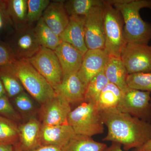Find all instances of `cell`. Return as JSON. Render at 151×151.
<instances>
[{
    "instance_id": "obj_1",
    "label": "cell",
    "mask_w": 151,
    "mask_h": 151,
    "mask_svg": "<svg viewBox=\"0 0 151 151\" xmlns=\"http://www.w3.org/2000/svg\"><path fill=\"white\" fill-rule=\"evenodd\" d=\"M108 133L103 141L117 143L124 150L137 149L151 139V123L145 122L117 108L101 111Z\"/></svg>"
},
{
    "instance_id": "obj_2",
    "label": "cell",
    "mask_w": 151,
    "mask_h": 151,
    "mask_svg": "<svg viewBox=\"0 0 151 151\" xmlns=\"http://www.w3.org/2000/svg\"><path fill=\"white\" fill-rule=\"evenodd\" d=\"M124 22V34L127 43L148 45L151 40V24L144 21L139 14L143 8L151 10V0H110Z\"/></svg>"
},
{
    "instance_id": "obj_3",
    "label": "cell",
    "mask_w": 151,
    "mask_h": 151,
    "mask_svg": "<svg viewBox=\"0 0 151 151\" xmlns=\"http://www.w3.org/2000/svg\"><path fill=\"white\" fill-rule=\"evenodd\" d=\"M12 66L24 88L40 105L56 95L53 87L27 60H17Z\"/></svg>"
},
{
    "instance_id": "obj_4",
    "label": "cell",
    "mask_w": 151,
    "mask_h": 151,
    "mask_svg": "<svg viewBox=\"0 0 151 151\" xmlns=\"http://www.w3.org/2000/svg\"><path fill=\"white\" fill-rule=\"evenodd\" d=\"M67 122L76 135L92 137L104 132L101 111L94 103L82 102L70 111Z\"/></svg>"
},
{
    "instance_id": "obj_5",
    "label": "cell",
    "mask_w": 151,
    "mask_h": 151,
    "mask_svg": "<svg viewBox=\"0 0 151 151\" xmlns=\"http://www.w3.org/2000/svg\"><path fill=\"white\" fill-rule=\"evenodd\" d=\"M105 50L109 56L120 57L127 44L124 34V22L120 12L108 1L103 6Z\"/></svg>"
},
{
    "instance_id": "obj_6",
    "label": "cell",
    "mask_w": 151,
    "mask_h": 151,
    "mask_svg": "<svg viewBox=\"0 0 151 151\" xmlns=\"http://www.w3.org/2000/svg\"><path fill=\"white\" fill-rule=\"evenodd\" d=\"M150 93L129 88L123 92L117 107L119 111L151 123Z\"/></svg>"
},
{
    "instance_id": "obj_7",
    "label": "cell",
    "mask_w": 151,
    "mask_h": 151,
    "mask_svg": "<svg viewBox=\"0 0 151 151\" xmlns=\"http://www.w3.org/2000/svg\"><path fill=\"white\" fill-rule=\"evenodd\" d=\"M27 60L54 90L61 83L63 77L62 68L54 50L41 47L39 50Z\"/></svg>"
},
{
    "instance_id": "obj_8",
    "label": "cell",
    "mask_w": 151,
    "mask_h": 151,
    "mask_svg": "<svg viewBox=\"0 0 151 151\" xmlns=\"http://www.w3.org/2000/svg\"><path fill=\"white\" fill-rule=\"evenodd\" d=\"M120 58L129 74L151 72V46L127 43Z\"/></svg>"
},
{
    "instance_id": "obj_9",
    "label": "cell",
    "mask_w": 151,
    "mask_h": 151,
    "mask_svg": "<svg viewBox=\"0 0 151 151\" xmlns=\"http://www.w3.org/2000/svg\"><path fill=\"white\" fill-rule=\"evenodd\" d=\"M9 46L17 60H28L40 49L33 28L29 26L17 29L11 35Z\"/></svg>"
},
{
    "instance_id": "obj_10",
    "label": "cell",
    "mask_w": 151,
    "mask_h": 151,
    "mask_svg": "<svg viewBox=\"0 0 151 151\" xmlns=\"http://www.w3.org/2000/svg\"><path fill=\"white\" fill-rule=\"evenodd\" d=\"M103 6L94 8L85 17L84 37L88 50L105 49Z\"/></svg>"
},
{
    "instance_id": "obj_11",
    "label": "cell",
    "mask_w": 151,
    "mask_h": 151,
    "mask_svg": "<svg viewBox=\"0 0 151 151\" xmlns=\"http://www.w3.org/2000/svg\"><path fill=\"white\" fill-rule=\"evenodd\" d=\"M42 125L53 126L68 124L70 104L60 95H56L42 105Z\"/></svg>"
},
{
    "instance_id": "obj_12",
    "label": "cell",
    "mask_w": 151,
    "mask_h": 151,
    "mask_svg": "<svg viewBox=\"0 0 151 151\" xmlns=\"http://www.w3.org/2000/svg\"><path fill=\"white\" fill-rule=\"evenodd\" d=\"M109 57L105 49L88 50L84 54L77 73L86 86L92 78L104 70Z\"/></svg>"
},
{
    "instance_id": "obj_13",
    "label": "cell",
    "mask_w": 151,
    "mask_h": 151,
    "mask_svg": "<svg viewBox=\"0 0 151 151\" xmlns=\"http://www.w3.org/2000/svg\"><path fill=\"white\" fill-rule=\"evenodd\" d=\"M86 88V84L76 73L63 76L55 91L71 104L84 102Z\"/></svg>"
},
{
    "instance_id": "obj_14",
    "label": "cell",
    "mask_w": 151,
    "mask_h": 151,
    "mask_svg": "<svg viewBox=\"0 0 151 151\" xmlns=\"http://www.w3.org/2000/svg\"><path fill=\"white\" fill-rule=\"evenodd\" d=\"M76 135L68 124L53 126L42 125L40 145L55 146L63 149Z\"/></svg>"
},
{
    "instance_id": "obj_15",
    "label": "cell",
    "mask_w": 151,
    "mask_h": 151,
    "mask_svg": "<svg viewBox=\"0 0 151 151\" xmlns=\"http://www.w3.org/2000/svg\"><path fill=\"white\" fill-rule=\"evenodd\" d=\"M59 60L63 76L78 73L84 55L70 44L62 42L54 50Z\"/></svg>"
},
{
    "instance_id": "obj_16",
    "label": "cell",
    "mask_w": 151,
    "mask_h": 151,
    "mask_svg": "<svg viewBox=\"0 0 151 151\" xmlns=\"http://www.w3.org/2000/svg\"><path fill=\"white\" fill-rule=\"evenodd\" d=\"M42 18L47 25L60 37L69 22V17L64 7V1H50L44 12Z\"/></svg>"
},
{
    "instance_id": "obj_17",
    "label": "cell",
    "mask_w": 151,
    "mask_h": 151,
    "mask_svg": "<svg viewBox=\"0 0 151 151\" xmlns=\"http://www.w3.org/2000/svg\"><path fill=\"white\" fill-rule=\"evenodd\" d=\"M84 17H69L67 27L60 36L61 41L70 44L84 55L88 50L84 37Z\"/></svg>"
},
{
    "instance_id": "obj_18",
    "label": "cell",
    "mask_w": 151,
    "mask_h": 151,
    "mask_svg": "<svg viewBox=\"0 0 151 151\" xmlns=\"http://www.w3.org/2000/svg\"><path fill=\"white\" fill-rule=\"evenodd\" d=\"M42 124L35 118L18 127L19 139L23 151H32L40 145Z\"/></svg>"
},
{
    "instance_id": "obj_19",
    "label": "cell",
    "mask_w": 151,
    "mask_h": 151,
    "mask_svg": "<svg viewBox=\"0 0 151 151\" xmlns=\"http://www.w3.org/2000/svg\"><path fill=\"white\" fill-rule=\"evenodd\" d=\"M104 72L108 82L118 86L123 92L129 88L127 84L129 73L120 57L109 56Z\"/></svg>"
},
{
    "instance_id": "obj_20",
    "label": "cell",
    "mask_w": 151,
    "mask_h": 151,
    "mask_svg": "<svg viewBox=\"0 0 151 151\" xmlns=\"http://www.w3.org/2000/svg\"><path fill=\"white\" fill-rule=\"evenodd\" d=\"M33 29L36 38L41 47L54 50L62 42L60 37L47 25L42 17L36 23Z\"/></svg>"
},
{
    "instance_id": "obj_21",
    "label": "cell",
    "mask_w": 151,
    "mask_h": 151,
    "mask_svg": "<svg viewBox=\"0 0 151 151\" xmlns=\"http://www.w3.org/2000/svg\"><path fill=\"white\" fill-rule=\"evenodd\" d=\"M123 94V91L118 86L109 82L100 93L96 105L101 111L116 108Z\"/></svg>"
},
{
    "instance_id": "obj_22",
    "label": "cell",
    "mask_w": 151,
    "mask_h": 151,
    "mask_svg": "<svg viewBox=\"0 0 151 151\" xmlns=\"http://www.w3.org/2000/svg\"><path fill=\"white\" fill-rule=\"evenodd\" d=\"M102 0H67L64 1V7L69 17H86L94 8L103 6Z\"/></svg>"
},
{
    "instance_id": "obj_23",
    "label": "cell",
    "mask_w": 151,
    "mask_h": 151,
    "mask_svg": "<svg viewBox=\"0 0 151 151\" xmlns=\"http://www.w3.org/2000/svg\"><path fill=\"white\" fill-rule=\"evenodd\" d=\"M107 147L106 144L94 141L92 137L76 135L62 151H104Z\"/></svg>"
},
{
    "instance_id": "obj_24",
    "label": "cell",
    "mask_w": 151,
    "mask_h": 151,
    "mask_svg": "<svg viewBox=\"0 0 151 151\" xmlns=\"http://www.w3.org/2000/svg\"><path fill=\"white\" fill-rule=\"evenodd\" d=\"M0 79L9 97H16L24 92V88L16 75L12 65L0 68Z\"/></svg>"
},
{
    "instance_id": "obj_25",
    "label": "cell",
    "mask_w": 151,
    "mask_h": 151,
    "mask_svg": "<svg viewBox=\"0 0 151 151\" xmlns=\"http://www.w3.org/2000/svg\"><path fill=\"white\" fill-rule=\"evenodd\" d=\"M9 15L15 29L27 25V0L6 1Z\"/></svg>"
},
{
    "instance_id": "obj_26",
    "label": "cell",
    "mask_w": 151,
    "mask_h": 151,
    "mask_svg": "<svg viewBox=\"0 0 151 151\" xmlns=\"http://www.w3.org/2000/svg\"><path fill=\"white\" fill-rule=\"evenodd\" d=\"M104 70L92 78L87 84L84 101L97 103L100 93L109 83L104 73Z\"/></svg>"
},
{
    "instance_id": "obj_27",
    "label": "cell",
    "mask_w": 151,
    "mask_h": 151,
    "mask_svg": "<svg viewBox=\"0 0 151 151\" xmlns=\"http://www.w3.org/2000/svg\"><path fill=\"white\" fill-rule=\"evenodd\" d=\"M19 140V129L8 118L0 116V143L14 145Z\"/></svg>"
},
{
    "instance_id": "obj_28",
    "label": "cell",
    "mask_w": 151,
    "mask_h": 151,
    "mask_svg": "<svg viewBox=\"0 0 151 151\" xmlns=\"http://www.w3.org/2000/svg\"><path fill=\"white\" fill-rule=\"evenodd\" d=\"M50 2V0H27L28 10L27 24L32 27L42 17L44 12Z\"/></svg>"
},
{
    "instance_id": "obj_29",
    "label": "cell",
    "mask_w": 151,
    "mask_h": 151,
    "mask_svg": "<svg viewBox=\"0 0 151 151\" xmlns=\"http://www.w3.org/2000/svg\"><path fill=\"white\" fill-rule=\"evenodd\" d=\"M127 84L130 88L151 93V72L129 74Z\"/></svg>"
},
{
    "instance_id": "obj_30",
    "label": "cell",
    "mask_w": 151,
    "mask_h": 151,
    "mask_svg": "<svg viewBox=\"0 0 151 151\" xmlns=\"http://www.w3.org/2000/svg\"><path fill=\"white\" fill-rule=\"evenodd\" d=\"M14 27L8 11L6 1H0V35H11Z\"/></svg>"
},
{
    "instance_id": "obj_31",
    "label": "cell",
    "mask_w": 151,
    "mask_h": 151,
    "mask_svg": "<svg viewBox=\"0 0 151 151\" xmlns=\"http://www.w3.org/2000/svg\"><path fill=\"white\" fill-rule=\"evenodd\" d=\"M17 60L9 45L0 41V68L12 65Z\"/></svg>"
},
{
    "instance_id": "obj_32",
    "label": "cell",
    "mask_w": 151,
    "mask_h": 151,
    "mask_svg": "<svg viewBox=\"0 0 151 151\" xmlns=\"http://www.w3.org/2000/svg\"><path fill=\"white\" fill-rule=\"evenodd\" d=\"M14 102L18 109L24 113L31 112L34 108L32 100L24 92L15 97Z\"/></svg>"
},
{
    "instance_id": "obj_33",
    "label": "cell",
    "mask_w": 151,
    "mask_h": 151,
    "mask_svg": "<svg viewBox=\"0 0 151 151\" xmlns=\"http://www.w3.org/2000/svg\"><path fill=\"white\" fill-rule=\"evenodd\" d=\"M0 114L11 118H16V112L6 96L0 97Z\"/></svg>"
},
{
    "instance_id": "obj_34",
    "label": "cell",
    "mask_w": 151,
    "mask_h": 151,
    "mask_svg": "<svg viewBox=\"0 0 151 151\" xmlns=\"http://www.w3.org/2000/svg\"><path fill=\"white\" fill-rule=\"evenodd\" d=\"M63 149L53 146L40 145L32 151H62Z\"/></svg>"
},
{
    "instance_id": "obj_35",
    "label": "cell",
    "mask_w": 151,
    "mask_h": 151,
    "mask_svg": "<svg viewBox=\"0 0 151 151\" xmlns=\"http://www.w3.org/2000/svg\"><path fill=\"white\" fill-rule=\"evenodd\" d=\"M121 146L120 144L112 143L111 145L107 147L104 151H125L122 150Z\"/></svg>"
},
{
    "instance_id": "obj_36",
    "label": "cell",
    "mask_w": 151,
    "mask_h": 151,
    "mask_svg": "<svg viewBox=\"0 0 151 151\" xmlns=\"http://www.w3.org/2000/svg\"><path fill=\"white\" fill-rule=\"evenodd\" d=\"M134 151H151V139L138 148L135 149Z\"/></svg>"
},
{
    "instance_id": "obj_37",
    "label": "cell",
    "mask_w": 151,
    "mask_h": 151,
    "mask_svg": "<svg viewBox=\"0 0 151 151\" xmlns=\"http://www.w3.org/2000/svg\"><path fill=\"white\" fill-rule=\"evenodd\" d=\"M14 147L12 145L0 143V151H14Z\"/></svg>"
},
{
    "instance_id": "obj_38",
    "label": "cell",
    "mask_w": 151,
    "mask_h": 151,
    "mask_svg": "<svg viewBox=\"0 0 151 151\" xmlns=\"http://www.w3.org/2000/svg\"><path fill=\"white\" fill-rule=\"evenodd\" d=\"M6 91L4 85L1 79H0V97L6 95Z\"/></svg>"
},
{
    "instance_id": "obj_39",
    "label": "cell",
    "mask_w": 151,
    "mask_h": 151,
    "mask_svg": "<svg viewBox=\"0 0 151 151\" xmlns=\"http://www.w3.org/2000/svg\"><path fill=\"white\" fill-rule=\"evenodd\" d=\"M14 151H23L20 145H18L14 147Z\"/></svg>"
},
{
    "instance_id": "obj_40",
    "label": "cell",
    "mask_w": 151,
    "mask_h": 151,
    "mask_svg": "<svg viewBox=\"0 0 151 151\" xmlns=\"http://www.w3.org/2000/svg\"><path fill=\"white\" fill-rule=\"evenodd\" d=\"M150 103H151V101H150Z\"/></svg>"
}]
</instances>
